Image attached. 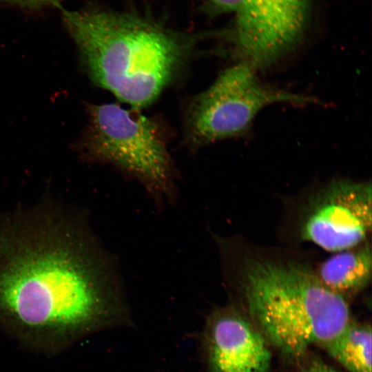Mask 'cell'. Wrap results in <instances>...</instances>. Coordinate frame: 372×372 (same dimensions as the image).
<instances>
[{
  "instance_id": "6da1fadb",
  "label": "cell",
  "mask_w": 372,
  "mask_h": 372,
  "mask_svg": "<svg viewBox=\"0 0 372 372\" xmlns=\"http://www.w3.org/2000/svg\"><path fill=\"white\" fill-rule=\"evenodd\" d=\"M113 257L85 218L51 203L0 218V327L57 353L127 315Z\"/></svg>"
},
{
  "instance_id": "7a4b0ae2",
  "label": "cell",
  "mask_w": 372,
  "mask_h": 372,
  "mask_svg": "<svg viewBox=\"0 0 372 372\" xmlns=\"http://www.w3.org/2000/svg\"><path fill=\"white\" fill-rule=\"evenodd\" d=\"M61 14L90 79L136 110L170 85L199 37L135 12L62 9Z\"/></svg>"
},
{
  "instance_id": "3957f363",
  "label": "cell",
  "mask_w": 372,
  "mask_h": 372,
  "mask_svg": "<svg viewBox=\"0 0 372 372\" xmlns=\"http://www.w3.org/2000/svg\"><path fill=\"white\" fill-rule=\"evenodd\" d=\"M242 286L255 325L287 355L300 356L312 345L325 344L351 322L344 298L300 263L249 260Z\"/></svg>"
},
{
  "instance_id": "277c9868",
  "label": "cell",
  "mask_w": 372,
  "mask_h": 372,
  "mask_svg": "<svg viewBox=\"0 0 372 372\" xmlns=\"http://www.w3.org/2000/svg\"><path fill=\"white\" fill-rule=\"evenodd\" d=\"M87 123L74 149L87 161L106 163L143 185L157 207L177 197L175 172L156 123L116 103L88 104Z\"/></svg>"
},
{
  "instance_id": "5b68a950",
  "label": "cell",
  "mask_w": 372,
  "mask_h": 372,
  "mask_svg": "<svg viewBox=\"0 0 372 372\" xmlns=\"http://www.w3.org/2000/svg\"><path fill=\"white\" fill-rule=\"evenodd\" d=\"M256 71L240 61L223 71L193 100L186 123L191 142L203 145L245 135L260 111L274 103L305 105L318 103L309 96L263 83Z\"/></svg>"
},
{
  "instance_id": "8992f818",
  "label": "cell",
  "mask_w": 372,
  "mask_h": 372,
  "mask_svg": "<svg viewBox=\"0 0 372 372\" xmlns=\"http://www.w3.org/2000/svg\"><path fill=\"white\" fill-rule=\"evenodd\" d=\"M310 0H204L205 10L229 15L225 36L235 52L256 70L287 54L306 30Z\"/></svg>"
},
{
  "instance_id": "52a82bcc",
  "label": "cell",
  "mask_w": 372,
  "mask_h": 372,
  "mask_svg": "<svg viewBox=\"0 0 372 372\" xmlns=\"http://www.w3.org/2000/svg\"><path fill=\"white\" fill-rule=\"evenodd\" d=\"M371 196L370 183L331 182L310 203L300 227L302 239L332 252L361 245L371 228Z\"/></svg>"
},
{
  "instance_id": "ba28073f",
  "label": "cell",
  "mask_w": 372,
  "mask_h": 372,
  "mask_svg": "<svg viewBox=\"0 0 372 372\" xmlns=\"http://www.w3.org/2000/svg\"><path fill=\"white\" fill-rule=\"evenodd\" d=\"M211 372H269L271 355L255 324L229 309L215 311L204 333Z\"/></svg>"
},
{
  "instance_id": "9c48e42d",
  "label": "cell",
  "mask_w": 372,
  "mask_h": 372,
  "mask_svg": "<svg viewBox=\"0 0 372 372\" xmlns=\"http://www.w3.org/2000/svg\"><path fill=\"white\" fill-rule=\"evenodd\" d=\"M322 284L344 298L363 289L371 277V251L366 242L342 251L322 262L317 273Z\"/></svg>"
},
{
  "instance_id": "30bf717a",
  "label": "cell",
  "mask_w": 372,
  "mask_h": 372,
  "mask_svg": "<svg viewBox=\"0 0 372 372\" xmlns=\"http://www.w3.org/2000/svg\"><path fill=\"white\" fill-rule=\"evenodd\" d=\"M371 335L370 326L350 322L323 346L349 372H371Z\"/></svg>"
},
{
  "instance_id": "8fae6325",
  "label": "cell",
  "mask_w": 372,
  "mask_h": 372,
  "mask_svg": "<svg viewBox=\"0 0 372 372\" xmlns=\"http://www.w3.org/2000/svg\"><path fill=\"white\" fill-rule=\"evenodd\" d=\"M61 0H0V3L18 6L24 8H38L56 4Z\"/></svg>"
},
{
  "instance_id": "7c38bea8",
  "label": "cell",
  "mask_w": 372,
  "mask_h": 372,
  "mask_svg": "<svg viewBox=\"0 0 372 372\" xmlns=\"http://www.w3.org/2000/svg\"><path fill=\"white\" fill-rule=\"evenodd\" d=\"M304 372H337L329 366L320 361L312 362Z\"/></svg>"
}]
</instances>
